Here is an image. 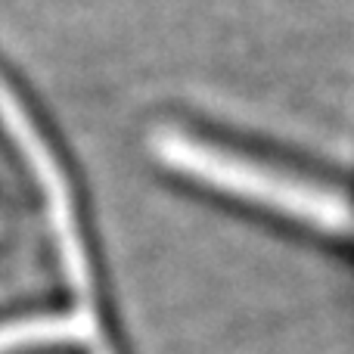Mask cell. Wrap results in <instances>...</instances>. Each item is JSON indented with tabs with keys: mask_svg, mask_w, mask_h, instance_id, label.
I'll return each mask as SVG.
<instances>
[{
	"mask_svg": "<svg viewBox=\"0 0 354 354\" xmlns=\"http://www.w3.org/2000/svg\"><path fill=\"white\" fill-rule=\"evenodd\" d=\"M168 159H174L180 168L199 174L202 180L218 183L230 193L249 196L264 205L295 212L299 218H308L314 224L336 227V230H354V208L342 196L324 193V189L301 183L299 177L277 174L268 168L245 162L239 156H230L227 149H214L205 143L183 140V137H168L165 140Z\"/></svg>",
	"mask_w": 354,
	"mask_h": 354,
	"instance_id": "cell-1",
	"label": "cell"
}]
</instances>
